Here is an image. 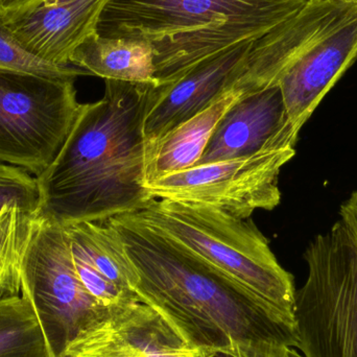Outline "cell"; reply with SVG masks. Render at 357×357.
Masks as SVG:
<instances>
[{"label": "cell", "mask_w": 357, "mask_h": 357, "mask_svg": "<svg viewBox=\"0 0 357 357\" xmlns=\"http://www.w3.org/2000/svg\"><path fill=\"white\" fill-rule=\"evenodd\" d=\"M0 69L31 73L52 79H75L88 75L83 69L69 65L50 64L27 52L0 20Z\"/></svg>", "instance_id": "cell-20"}, {"label": "cell", "mask_w": 357, "mask_h": 357, "mask_svg": "<svg viewBox=\"0 0 357 357\" xmlns=\"http://www.w3.org/2000/svg\"><path fill=\"white\" fill-rule=\"evenodd\" d=\"M16 204L33 215L40 212V190L37 178L15 165L0 162V212Z\"/></svg>", "instance_id": "cell-22"}, {"label": "cell", "mask_w": 357, "mask_h": 357, "mask_svg": "<svg viewBox=\"0 0 357 357\" xmlns=\"http://www.w3.org/2000/svg\"><path fill=\"white\" fill-rule=\"evenodd\" d=\"M107 222L121 236L137 275L132 291L204 356L299 347L296 319L133 213Z\"/></svg>", "instance_id": "cell-1"}, {"label": "cell", "mask_w": 357, "mask_h": 357, "mask_svg": "<svg viewBox=\"0 0 357 357\" xmlns=\"http://www.w3.org/2000/svg\"><path fill=\"white\" fill-rule=\"evenodd\" d=\"M36 218L16 204L0 212V302L21 296V270Z\"/></svg>", "instance_id": "cell-18"}, {"label": "cell", "mask_w": 357, "mask_h": 357, "mask_svg": "<svg viewBox=\"0 0 357 357\" xmlns=\"http://www.w3.org/2000/svg\"><path fill=\"white\" fill-rule=\"evenodd\" d=\"M254 42L245 40L205 59L173 83L154 84L144 117L146 144L230 94L245 73Z\"/></svg>", "instance_id": "cell-9"}, {"label": "cell", "mask_w": 357, "mask_h": 357, "mask_svg": "<svg viewBox=\"0 0 357 357\" xmlns=\"http://www.w3.org/2000/svg\"><path fill=\"white\" fill-rule=\"evenodd\" d=\"M308 276L296 293L304 357H357V241L340 220L310 241Z\"/></svg>", "instance_id": "cell-4"}, {"label": "cell", "mask_w": 357, "mask_h": 357, "mask_svg": "<svg viewBox=\"0 0 357 357\" xmlns=\"http://www.w3.org/2000/svg\"><path fill=\"white\" fill-rule=\"evenodd\" d=\"M0 357H52L35 312L22 295L0 302Z\"/></svg>", "instance_id": "cell-19"}, {"label": "cell", "mask_w": 357, "mask_h": 357, "mask_svg": "<svg viewBox=\"0 0 357 357\" xmlns=\"http://www.w3.org/2000/svg\"><path fill=\"white\" fill-rule=\"evenodd\" d=\"M299 133L289 121L280 88L271 86L239 96L229 106L197 165L251 156L268 149L295 148Z\"/></svg>", "instance_id": "cell-11"}, {"label": "cell", "mask_w": 357, "mask_h": 357, "mask_svg": "<svg viewBox=\"0 0 357 357\" xmlns=\"http://www.w3.org/2000/svg\"><path fill=\"white\" fill-rule=\"evenodd\" d=\"M70 357H206L139 299L108 308L67 350Z\"/></svg>", "instance_id": "cell-10"}, {"label": "cell", "mask_w": 357, "mask_h": 357, "mask_svg": "<svg viewBox=\"0 0 357 357\" xmlns=\"http://www.w3.org/2000/svg\"><path fill=\"white\" fill-rule=\"evenodd\" d=\"M70 238V237H69ZM71 254L73 264L79 280L90 295L105 307H112L119 304L137 300L135 293H128L111 282L104 275L100 274L91 264L81 247L70 239Z\"/></svg>", "instance_id": "cell-21"}, {"label": "cell", "mask_w": 357, "mask_h": 357, "mask_svg": "<svg viewBox=\"0 0 357 357\" xmlns=\"http://www.w3.org/2000/svg\"><path fill=\"white\" fill-rule=\"evenodd\" d=\"M356 60L357 12L312 46L279 79L277 85L297 131Z\"/></svg>", "instance_id": "cell-13"}, {"label": "cell", "mask_w": 357, "mask_h": 357, "mask_svg": "<svg viewBox=\"0 0 357 357\" xmlns=\"http://www.w3.org/2000/svg\"><path fill=\"white\" fill-rule=\"evenodd\" d=\"M62 357H70V356H62Z\"/></svg>", "instance_id": "cell-27"}, {"label": "cell", "mask_w": 357, "mask_h": 357, "mask_svg": "<svg viewBox=\"0 0 357 357\" xmlns=\"http://www.w3.org/2000/svg\"><path fill=\"white\" fill-rule=\"evenodd\" d=\"M109 0H37L0 20L33 56L50 64L69 66L75 48L96 33Z\"/></svg>", "instance_id": "cell-12"}, {"label": "cell", "mask_w": 357, "mask_h": 357, "mask_svg": "<svg viewBox=\"0 0 357 357\" xmlns=\"http://www.w3.org/2000/svg\"><path fill=\"white\" fill-rule=\"evenodd\" d=\"M36 1L37 0H0V13L13 12Z\"/></svg>", "instance_id": "cell-25"}, {"label": "cell", "mask_w": 357, "mask_h": 357, "mask_svg": "<svg viewBox=\"0 0 357 357\" xmlns=\"http://www.w3.org/2000/svg\"><path fill=\"white\" fill-rule=\"evenodd\" d=\"M133 214L295 319L293 275L281 266L268 238L250 218L169 199H151Z\"/></svg>", "instance_id": "cell-3"}, {"label": "cell", "mask_w": 357, "mask_h": 357, "mask_svg": "<svg viewBox=\"0 0 357 357\" xmlns=\"http://www.w3.org/2000/svg\"><path fill=\"white\" fill-rule=\"evenodd\" d=\"M21 295L35 312L52 357L64 356L109 308L100 305L79 280L64 225L43 214L36 218L25 252Z\"/></svg>", "instance_id": "cell-5"}, {"label": "cell", "mask_w": 357, "mask_h": 357, "mask_svg": "<svg viewBox=\"0 0 357 357\" xmlns=\"http://www.w3.org/2000/svg\"><path fill=\"white\" fill-rule=\"evenodd\" d=\"M75 82L0 69V162L36 177L50 167L81 109Z\"/></svg>", "instance_id": "cell-6"}, {"label": "cell", "mask_w": 357, "mask_h": 357, "mask_svg": "<svg viewBox=\"0 0 357 357\" xmlns=\"http://www.w3.org/2000/svg\"><path fill=\"white\" fill-rule=\"evenodd\" d=\"M341 222L347 227L357 241V191L341 206Z\"/></svg>", "instance_id": "cell-24"}, {"label": "cell", "mask_w": 357, "mask_h": 357, "mask_svg": "<svg viewBox=\"0 0 357 357\" xmlns=\"http://www.w3.org/2000/svg\"><path fill=\"white\" fill-rule=\"evenodd\" d=\"M344 1H357V0H344Z\"/></svg>", "instance_id": "cell-26"}, {"label": "cell", "mask_w": 357, "mask_h": 357, "mask_svg": "<svg viewBox=\"0 0 357 357\" xmlns=\"http://www.w3.org/2000/svg\"><path fill=\"white\" fill-rule=\"evenodd\" d=\"M237 98L231 91L158 142L146 144V184L195 167L220 117Z\"/></svg>", "instance_id": "cell-15"}, {"label": "cell", "mask_w": 357, "mask_h": 357, "mask_svg": "<svg viewBox=\"0 0 357 357\" xmlns=\"http://www.w3.org/2000/svg\"><path fill=\"white\" fill-rule=\"evenodd\" d=\"M70 65L105 79L156 84L148 42L109 39L96 31L75 48Z\"/></svg>", "instance_id": "cell-16"}, {"label": "cell", "mask_w": 357, "mask_h": 357, "mask_svg": "<svg viewBox=\"0 0 357 357\" xmlns=\"http://www.w3.org/2000/svg\"><path fill=\"white\" fill-rule=\"evenodd\" d=\"M308 0H109L96 33L109 39L150 42L226 22L278 26Z\"/></svg>", "instance_id": "cell-7"}, {"label": "cell", "mask_w": 357, "mask_h": 357, "mask_svg": "<svg viewBox=\"0 0 357 357\" xmlns=\"http://www.w3.org/2000/svg\"><path fill=\"white\" fill-rule=\"evenodd\" d=\"M71 241L85 252L96 270L115 285L134 293L137 279L133 264L117 231L107 222H82L65 226Z\"/></svg>", "instance_id": "cell-17"}, {"label": "cell", "mask_w": 357, "mask_h": 357, "mask_svg": "<svg viewBox=\"0 0 357 357\" xmlns=\"http://www.w3.org/2000/svg\"><path fill=\"white\" fill-rule=\"evenodd\" d=\"M275 27L264 23L226 22L152 40L148 43L152 48L155 83H173L197 63L245 40L258 39Z\"/></svg>", "instance_id": "cell-14"}, {"label": "cell", "mask_w": 357, "mask_h": 357, "mask_svg": "<svg viewBox=\"0 0 357 357\" xmlns=\"http://www.w3.org/2000/svg\"><path fill=\"white\" fill-rule=\"evenodd\" d=\"M206 357H304L296 348L284 345H272L251 351H241L238 354H225L218 352L205 356Z\"/></svg>", "instance_id": "cell-23"}, {"label": "cell", "mask_w": 357, "mask_h": 357, "mask_svg": "<svg viewBox=\"0 0 357 357\" xmlns=\"http://www.w3.org/2000/svg\"><path fill=\"white\" fill-rule=\"evenodd\" d=\"M295 148L268 149L251 156L197 165L146 184L151 199L209 206L236 218L281 202L279 175L295 156Z\"/></svg>", "instance_id": "cell-8"}, {"label": "cell", "mask_w": 357, "mask_h": 357, "mask_svg": "<svg viewBox=\"0 0 357 357\" xmlns=\"http://www.w3.org/2000/svg\"><path fill=\"white\" fill-rule=\"evenodd\" d=\"M105 82L104 98L82 104L58 156L36 177L39 214L64 226L107 222L151 201L144 128L154 84Z\"/></svg>", "instance_id": "cell-2"}]
</instances>
